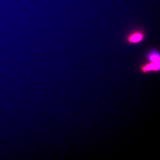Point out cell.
Listing matches in <instances>:
<instances>
[{"instance_id": "2", "label": "cell", "mask_w": 160, "mask_h": 160, "mask_svg": "<svg viewBox=\"0 0 160 160\" xmlns=\"http://www.w3.org/2000/svg\"><path fill=\"white\" fill-rule=\"evenodd\" d=\"M140 71L143 73H147L151 72H157L160 71V63H156L151 62L143 64L140 67Z\"/></svg>"}, {"instance_id": "1", "label": "cell", "mask_w": 160, "mask_h": 160, "mask_svg": "<svg viewBox=\"0 0 160 160\" xmlns=\"http://www.w3.org/2000/svg\"><path fill=\"white\" fill-rule=\"evenodd\" d=\"M144 38L145 35L142 31L136 30L128 35L126 40L129 44L136 45L141 42Z\"/></svg>"}, {"instance_id": "3", "label": "cell", "mask_w": 160, "mask_h": 160, "mask_svg": "<svg viewBox=\"0 0 160 160\" xmlns=\"http://www.w3.org/2000/svg\"><path fill=\"white\" fill-rule=\"evenodd\" d=\"M147 58L149 62L156 63H160L159 54L157 51L150 52L147 56Z\"/></svg>"}]
</instances>
